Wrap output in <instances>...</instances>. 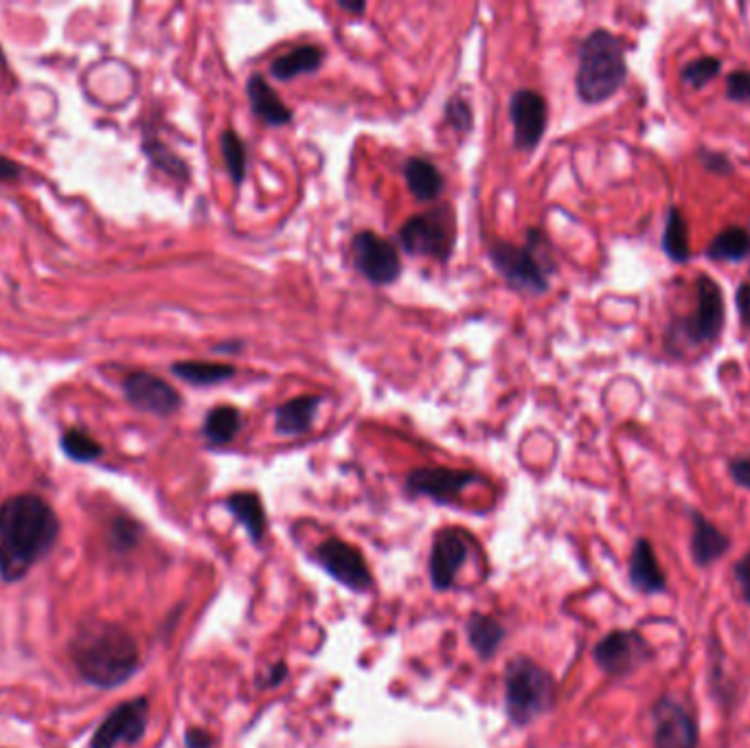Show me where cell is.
<instances>
[{
    "label": "cell",
    "instance_id": "cell-1",
    "mask_svg": "<svg viewBox=\"0 0 750 748\" xmlns=\"http://www.w3.org/2000/svg\"><path fill=\"white\" fill-rule=\"evenodd\" d=\"M59 520L35 494H18L0 505V578L22 580L55 544Z\"/></svg>",
    "mask_w": 750,
    "mask_h": 748
},
{
    "label": "cell",
    "instance_id": "cell-9",
    "mask_svg": "<svg viewBox=\"0 0 750 748\" xmlns=\"http://www.w3.org/2000/svg\"><path fill=\"white\" fill-rule=\"evenodd\" d=\"M317 562L323 566L328 575H332L337 582H341L350 591L365 593L374 586V578H372L365 556L356 547L343 540H337V538L326 540L317 549Z\"/></svg>",
    "mask_w": 750,
    "mask_h": 748
},
{
    "label": "cell",
    "instance_id": "cell-10",
    "mask_svg": "<svg viewBox=\"0 0 750 748\" xmlns=\"http://www.w3.org/2000/svg\"><path fill=\"white\" fill-rule=\"evenodd\" d=\"M654 748H698L701 732L694 714L676 698L663 696L654 710Z\"/></svg>",
    "mask_w": 750,
    "mask_h": 748
},
{
    "label": "cell",
    "instance_id": "cell-16",
    "mask_svg": "<svg viewBox=\"0 0 750 748\" xmlns=\"http://www.w3.org/2000/svg\"><path fill=\"white\" fill-rule=\"evenodd\" d=\"M467 558V540L459 529H443L434 536L430 551V580L437 591H448Z\"/></svg>",
    "mask_w": 750,
    "mask_h": 748
},
{
    "label": "cell",
    "instance_id": "cell-30",
    "mask_svg": "<svg viewBox=\"0 0 750 748\" xmlns=\"http://www.w3.org/2000/svg\"><path fill=\"white\" fill-rule=\"evenodd\" d=\"M62 450L66 452V457H70L73 461H79V463L95 461L103 452V448L88 432H84L79 428H70L64 432Z\"/></svg>",
    "mask_w": 750,
    "mask_h": 748
},
{
    "label": "cell",
    "instance_id": "cell-40",
    "mask_svg": "<svg viewBox=\"0 0 750 748\" xmlns=\"http://www.w3.org/2000/svg\"><path fill=\"white\" fill-rule=\"evenodd\" d=\"M288 679V668L284 663H277L271 674H268V681L264 683V688H277L279 683H284Z\"/></svg>",
    "mask_w": 750,
    "mask_h": 748
},
{
    "label": "cell",
    "instance_id": "cell-33",
    "mask_svg": "<svg viewBox=\"0 0 750 748\" xmlns=\"http://www.w3.org/2000/svg\"><path fill=\"white\" fill-rule=\"evenodd\" d=\"M727 97L738 103H750V70H734L727 77Z\"/></svg>",
    "mask_w": 750,
    "mask_h": 748
},
{
    "label": "cell",
    "instance_id": "cell-15",
    "mask_svg": "<svg viewBox=\"0 0 750 748\" xmlns=\"http://www.w3.org/2000/svg\"><path fill=\"white\" fill-rule=\"evenodd\" d=\"M478 481L481 476L476 472L450 470V468H419L408 474L406 487L415 496H428L437 503H450L467 485L478 483Z\"/></svg>",
    "mask_w": 750,
    "mask_h": 748
},
{
    "label": "cell",
    "instance_id": "cell-27",
    "mask_svg": "<svg viewBox=\"0 0 750 748\" xmlns=\"http://www.w3.org/2000/svg\"><path fill=\"white\" fill-rule=\"evenodd\" d=\"M503 637L505 630L496 619L478 613L467 619V639L483 659H489L498 650Z\"/></svg>",
    "mask_w": 750,
    "mask_h": 748
},
{
    "label": "cell",
    "instance_id": "cell-20",
    "mask_svg": "<svg viewBox=\"0 0 750 748\" xmlns=\"http://www.w3.org/2000/svg\"><path fill=\"white\" fill-rule=\"evenodd\" d=\"M319 395H299L286 404H282L275 410V428L279 435H306L317 417V410L321 406Z\"/></svg>",
    "mask_w": 750,
    "mask_h": 748
},
{
    "label": "cell",
    "instance_id": "cell-13",
    "mask_svg": "<svg viewBox=\"0 0 750 748\" xmlns=\"http://www.w3.org/2000/svg\"><path fill=\"white\" fill-rule=\"evenodd\" d=\"M354 255L359 271L375 286H390L401 275L397 249L372 231H363L354 238Z\"/></svg>",
    "mask_w": 750,
    "mask_h": 748
},
{
    "label": "cell",
    "instance_id": "cell-19",
    "mask_svg": "<svg viewBox=\"0 0 750 748\" xmlns=\"http://www.w3.org/2000/svg\"><path fill=\"white\" fill-rule=\"evenodd\" d=\"M246 92L251 99V108L255 117H260L268 125H286L293 121V110L282 101L277 90L266 81L264 75L255 73L249 77Z\"/></svg>",
    "mask_w": 750,
    "mask_h": 748
},
{
    "label": "cell",
    "instance_id": "cell-35",
    "mask_svg": "<svg viewBox=\"0 0 750 748\" xmlns=\"http://www.w3.org/2000/svg\"><path fill=\"white\" fill-rule=\"evenodd\" d=\"M698 161L705 165V169H709L714 174H731L734 172V163L725 154H718L712 150H701Z\"/></svg>",
    "mask_w": 750,
    "mask_h": 748
},
{
    "label": "cell",
    "instance_id": "cell-21",
    "mask_svg": "<svg viewBox=\"0 0 750 748\" xmlns=\"http://www.w3.org/2000/svg\"><path fill=\"white\" fill-rule=\"evenodd\" d=\"M229 512L249 531L253 542H260L266 534V512L262 498L255 492H238L227 498Z\"/></svg>",
    "mask_w": 750,
    "mask_h": 748
},
{
    "label": "cell",
    "instance_id": "cell-36",
    "mask_svg": "<svg viewBox=\"0 0 750 748\" xmlns=\"http://www.w3.org/2000/svg\"><path fill=\"white\" fill-rule=\"evenodd\" d=\"M729 472H731V479H734L740 487L750 490V454L731 459Z\"/></svg>",
    "mask_w": 750,
    "mask_h": 748
},
{
    "label": "cell",
    "instance_id": "cell-25",
    "mask_svg": "<svg viewBox=\"0 0 750 748\" xmlns=\"http://www.w3.org/2000/svg\"><path fill=\"white\" fill-rule=\"evenodd\" d=\"M750 255V233L742 227H727L707 246V257L714 262H742Z\"/></svg>",
    "mask_w": 750,
    "mask_h": 748
},
{
    "label": "cell",
    "instance_id": "cell-5",
    "mask_svg": "<svg viewBox=\"0 0 750 748\" xmlns=\"http://www.w3.org/2000/svg\"><path fill=\"white\" fill-rule=\"evenodd\" d=\"M540 240L542 235L538 231H529V242L525 246L500 242L489 249V257L496 271L518 290H527L533 295H542L549 290L551 268L538 255Z\"/></svg>",
    "mask_w": 750,
    "mask_h": 748
},
{
    "label": "cell",
    "instance_id": "cell-2",
    "mask_svg": "<svg viewBox=\"0 0 750 748\" xmlns=\"http://www.w3.org/2000/svg\"><path fill=\"white\" fill-rule=\"evenodd\" d=\"M79 676L99 690L123 685L139 670V646L119 624H84L70 646Z\"/></svg>",
    "mask_w": 750,
    "mask_h": 748
},
{
    "label": "cell",
    "instance_id": "cell-8",
    "mask_svg": "<svg viewBox=\"0 0 750 748\" xmlns=\"http://www.w3.org/2000/svg\"><path fill=\"white\" fill-rule=\"evenodd\" d=\"M597 668L608 676H628L652 659V648L637 630H613L593 650Z\"/></svg>",
    "mask_w": 750,
    "mask_h": 748
},
{
    "label": "cell",
    "instance_id": "cell-29",
    "mask_svg": "<svg viewBox=\"0 0 750 748\" xmlns=\"http://www.w3.org/2000/svg\"><path fill=\"white\" fill-rule=\"evenodd\" d=\"M220 152L224 158V167L235 185H242L246 176V145L242 143L240 134L235 130H227L220 136Z\"/></svg>",
    "mask_w": 750,
    "mask_h": 748
},
{
    "label": "cell",
    "instance_id": "cell-37",
    "mask_svg": "<svg viewBox=\"0 0 750 748\" xmlns=\"http://www.w3.org/2000/svg\"><path fill=\"white\" fill-rule=\"evenodd\" d=\"M734 575L742 588V597L745 602L750 606V549L736 562L734 566Z\"/></svg>",
    "mask_w": 750,
    "mask_h": 748
},
{
    "label": "cell",
    "instance_id": "cell-31",
    "mask_svg": "<svg viewBox=\"0 0 750 748\" xmlns=\"http://www.w3.org/2000/svg\"><path fill=\"white\" fill-rule=\"evenodd\" d=\"M723 70V62L714 55H703L692 62H687L681 70V79L694 88H703L709 81H714Z\"/></svg>",
    "mask_w": 750,
    "mask_h": 748
},
{
    "label": "cell",
    "instance_id": "cell-12",
    "mask_svg": "<svg viewBox=\"0 0 750 748\" xmlns=\"http://www.w3.org/2000/svg\"><path fill=\"white\" fill-rule=\"evenodd\" d=\"M509 117L514 123V143L522 152H531L538 147L544 136L549 108L547 99L529 88L516 90L509 101Z\"/></svg>",
    "mask_w": 750,
    "mask_h": 748
},
{
    "label": "cell",
    "instance_id": "cell-34",
    "mask_svg": "<svg viewBox=\"0 0 750 748\" xmlns=\"http://www.w3.org/2000/svg\"><path fill=\"white\" fill-rule=\"evenodd\" d=\"M136 536H139V527L132 520H128V518H119L114 522V527H112V542H114V547L119 551H125V549L134 547Z\"/></svg>",
    "mask_w": 750,
    "mask_h": 748
},
{
    "label": "cell",
    "instance_id": "cell-39",
    "mask_svg": "<svg viewBox=\"0 0 750 748\" xmlns=\"http://www.w3.org/2000/svg\"><path fill=\"white\" fill-rule=\"evenodd\" d=\"M736 304H738V312H740L742 323H745L747 328H750V284H742V286L738 288Z\"/></svg>",
    "mask_w": 750,
    "mask_h": 748
},
{
    "label": "cell",
    "instance_id": "cell-23",
    "mask_svg": "<svg viewBox=\"0 0 750 748\" xmlns=\"http://www.w3.org/2000/svg\"><path fill=\"white\" fill-rule=\"evenodd\" d=\"M323 62V51L315 44H306V46H297L290 53L279 55L273 64H271V73L273 77L288 81L295 79L299 75L306 73H315Z\"/></svg>",
    "mask_w": 750,
    "mask_h": 748
},
{
    "label": "cell",
    "instance_id": "cell-38",
    "mask_svg": "<svg viewBox=\"0 0 750 748\" xmlns=\"http://www.w3.org/2000/svg\"><path fill=\"white\" fill-rule=\"evenodd\" d=\"M216 740L209 732L205 729H189L185 734V747L187 748H213Z\"/></svg>",
    "mask_w": 750,
    "mask_h": 748
},
{
    "label": "cell",
    "instance_id": "cell-24",
    "mask_svg": "<svg viewBox=\"0 0 750 748\" xmlns=\"http://www.w3.org/2000/svg\"><path fill=\"white\" fill-rule=\"evenodd\" d=\"M663 251L676 264H687L692 257V242H690V224L683 209L672 207L665 220L663 231Z\"/></svg>",
    "mask_w": 750,
    "mask_h": 748
},
{
    "label": "cell",
    "instance_id": "cell-11",
    "mask_svg": "<svg viewBox=\"0 0 750 748\" xmlns=\"http://www.w3.org/2000/svg\"><path fill=\"white\" fill-rule=\"evenodd\" d=\"M147 716H150L147 698H134V701L121 703L97 727L90 740V748H114L119 743L136 745L145 736Z\"/></svg>",
    "mask_w": 750,
    "mask_h": 748
},
{
    "label": "cell",
    "instance_id": "cell-32",
    "mask_svg": "<svg viewBox=\"0 0 750 748\" xmlns=\"http://www.w3.org/2000/svg\"><path fill=\"white\" fill-rule=\"evenodd\" d=\"M445 117H448V123L452 128H456L459 132H467L472 128V121H474L472 108L463 97H452L445 103Z\"/></svg>",
    "mask_w": 750,
    "mask_h": 748
},
{
    "label": "cell",
    "instance_id": "cell-42",
    "mask_svg": "<svg viewBox=\"0 0 750 748\" xmlns=\"http://www.w3.org/2000/svg\"><path fill=\"white\" fill-rule=\"evenodd\" d=\"M339 7L345 9V11H352L354 15H363L367 11V4L365 2H350V0H339Z\"/></svg>",
    "mask_w": 750,
    "mask_h": 748
},
{
    "label": "cell",
    "instance_id": "cell-7",
    "mask_svg": "<svg viewBox=\"0 0 750 748\" xmlns=\"http://www.w3.org/2000/svg\"><path fill=\"white\" fill-rule=\"evenodd\" d=\"M696 310L679 323V337L690 345H709L720 339L727 323V304L723 288L712 275L696 279Z\"/></svg>",
    "mask_w": 750,
    "mask_h": 748
},
{
    "label": "cell",
    "instance_id": "cell-17",
    "mask_svg": "<svg viewBox=\"0 0 750 748\" xmlns=\"http://www.w3.org/2000/svg\"><path fill=\"white\" fill-rule=\"evenodd\" d=\"M630 582L643 595H659L668 588V578L648 538H639L630 556Z\"/></svg>",
    "mask_w": 750,
    "mask_h": 748
},
{
    "label": "cell",
    "instance_id": "cell-3",
    "mask_svg": "<svg viewBox=\"0 0 750 748\" xmlns=\"http://www.w3.org/2000/svg\"><path fill=\"white\" fill-rule=\"evenodd\" d=\"M628 81L626 46L619 35L608 29H595L580 44V66L575 75L577 97L597 106L615 97Z\"/></svg>",
    "mask_w": 750,
    "mask_h": 748
},
{
    "label": "cell",
    "instance_id": "cell-6",
    "mask_svg": "<svg viewBox=\"0 0 750 748\" xmlns=\"http://www.w3.org/2000/svg\"><path fill=\"white\" fill-rule=\"evenodd\" d=\"M454 218L445 207L415 216L399 229V244L410 255H426L437 262H448L454 249Z\"/></svg>",
    "mask_w": 750,
    "mask_h": 748
},
{
    "label": "cell",
    "instance_id": "cell-4",
    "mask_svg": "<svg viewBox=\"0 0 750 748\" xmlns=\"http://www.w3.org/2000/svg\"><path fill=\"white\" fill-rule=\"evenodd\" d=\"M555 701L551 674L531 659H514L505 674V707L511 723L525 727L544 716Z\"/></svg>",
    "mask_w": 750,
    "mask_h": 748
},
{
    "label": "cell",
    "instance_id": "cell-26",
    "mask_svg": "<svg viewBox=\"0 0 750 748\" xmlns=\"http://www.w3.org/2000/svg\"><path fill=\"white\" fill-rule=\"evenodd\" d=\"M242 426V415L235 406H216L205 419V439L213 446H227L235 439Z\"/></svg>",
    "mask_w": 750,
    "mask_h": 748
},
{
    "label": "cell",
    "instance_id": "cell-22",
    "mask_svg": "<svg viewBox=\"0 0 750 748\" xmlns=\"http://www.w3.org/2000/svg\"><path fill=\"white\" fill-rule=\"evenodd\" d=\"M404 178L417 200H434L443 189L441 172L426 158H408L404 165Z\"/></svg>",
    "mask_w": 750,
    "mask_h": 748
},
{
    "label": "cell",
    "instance_id": "cell-14",
    "mask_svg": "<svg viewBox=\"0 0 750 748\" xmlns=\"http://www.w3.org/2000/svg\"><path fill=\"white\" fill-rule=\"evenodd\" d=\"M123 391H125L128 402L134 408L143 413L161 415V417L174 415L183 404L174 386H169L158 375L147 374V372H134L128 375L123 382Z\"/></svg>",
    "mask_w": 750,
    "mask_h": 748
},
{
    "label": "cell",
    "instance_id": "cell-41",
    "mask_svg": "<svg viewBox=\"0 0 750 748\" xmlns=\"http://www.w3.org/2000/svg\"><path fill=\"white\" fill-rule=\"evenodd\" d=\"M15 174H18V167L0 156V180H11L15 178Z\"/></svg>",
    "mask_w": 750,
    "mask_h": 748
},
{
    "label": "cell",
    "instance_id": "cell-28",
    "mask_svg": "<svg viewBox=\"0 0 750 748\" xmlns=\"http://www.w3.org/2000/svg\"><path fill=\"white\" fill-rule=\"evenodd\" d=\"M172 372L180 380L196 384V386H209V384H220L227 382L235 375V367L229 365H218V363H198V361H187V363H176Z\"/></svg>",
    "mask_w": 750,
    "mask_h": 748
},
{
    "label": "cell",
    "instance_id": "cell-18",
    "mask_svg": "<svg viewBox=\"0 0 750 748\" xmlns=\"http://www.w3.org/2000/svg\"><path fill=\"white\" fill-rule=\"evenodd\" d=\"M692 527H694L692 529V556L698 566L714 564L731 549L729 536L718 525H714L707 516L694 512Z\"/></svg>",
    "mask_w": 750,
    "mask_h": 748
}]
</instances>
